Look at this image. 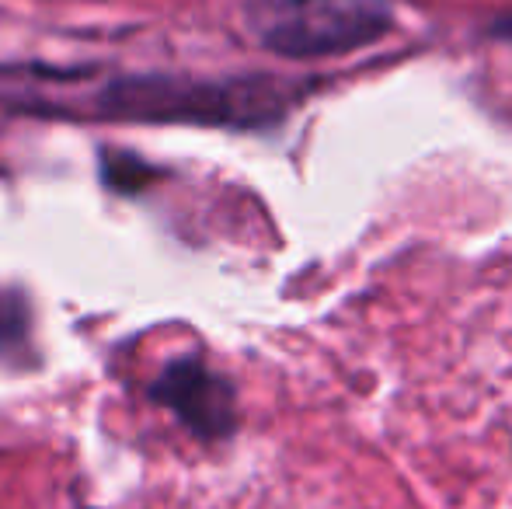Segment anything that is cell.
Masks as SVG:
<instances>
[{
	"label": "cell",
	"instance_id": "3957f363",
	"mask_svg": "<svg viewBox=\"0 0 512 509\" xmlns=\"http://www.w3.org/2000/svg\"><path fill=\"white\" fill-rule=\"evenodd\" d=\"M150 398L178 415L203 440H220L234 429V387L196 360L164 367L150 387Z\"/></svg>",
	"mask_w": 512,
	"mask_h": 509
},
{
	"label": "cell",
	"instance_id": "6da1fadb",
	"mask_svg": "<svg viewBox=\"0 0 512 509\" xmlns=\"http://www.w3.org/2000/svg\"><path fill=\"white\" fill-rule=\"evenodd\" d=\"M108 119L126 123H189V126H262L286 109V84L272 77H126L98 98Z\"/></svg>",
	"mask_w": 512,
	"mask_h": 509
},
{
	"label": "cell",
	"instance_id": "7a4b0ae2",
	"mask_svg": "<svg viewBox=\"0 0 512 509\" xmlns=\"http://www.w3.org/2000/svg\"><path fill=\"white\" fill-rule=\"evenodd\" d=\"M258 46L286 60L342 56L377 42L391 28V0H248Z\"/></svg>",
	"mask_w": 512,
	"mask_h": 509
}]
</instances>
